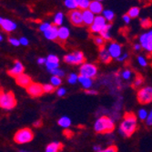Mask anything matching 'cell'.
<instances>
[{"label": "cell", "mask_w": 152, "mask_h": 152, "mask_svg": "<svg viewBox=\"0 0 152 152\" xmlns=\"http://www.w3.org/2000/svg\"><path fill=\"white\" fill-rule=\"evenodd\" d=\"M94 42H95V44L96 46L99 47V48H104L105 47L106 40L101 36H98V37H94Z\"/></svg>", "instance_id": "obj_30"}, {"label": "cell", "mask_w": 152, "mask_h": 152, "mask_svg": "<svg viewBox=\"0 0 152 152\" xmlns=\"http://www.w3.org/2000/svg\"><path fill=\"white\" fill-rule=\"evenodd\" d=\"M64 4L66 7L68 9H70V11L77 10V0H65Z\"/></svg>", "instance_id": "obj_27"}, {"label": "cell", "mask_w": 152, "mask_h": 152, "mask_svg": "<svg viewBox=\"0 0 152 152\" xmlns=\"http://www.w3.org/2000/svg\"><path fill=\"white\" fill-rule=\"evenodd\" d=\"M102 14H103V17L105 18V19L107 20V22H109V23L112 22L115 18V14L112 10H109V9L104 10Z\"/></svg>", "instance_id": "obj_26"}, {"label": "cell", "mask_w": 152, "mask_h": 152, "mask_svg": "<svg viewBox=\"0 0 152 152\" xmlns=\"http://www.w3.org/2000/svg\"><path fill=\"white\" fill-rule=\"evenodd\" d=\"M51 74H52V76H56V77H58L60 78L65 76V72L63 70H61L60 68H56V69L52 70Z\"/></svg>", "instance_id": "obj_38"}, {"label": "cell", "mask_w": 152, "mask_h": 152, "mask_svg": "<svg viewBox=\"0 0 152 152\" xmlns=\"http://www.w3.org/2000/svg\"><path fill=\"white\" fill-rule=\"evenodd\" d=\"M82 16H83V22H84V25H87L89 26L93 25L96 16L89 9L82 11Z\"/></svg>", "instance_id": "obj_17"}, {"label": "cell", "mask_w": 152, "mask_h": 152, "mask_svg": "<svg viewBox=\"0 0 152 152\" xmlns=\"http://www.w3.org/2000/svg\"><path fill=\"white\" fill-rule=\"evenodd\" d=\"M78 82L81 84V86L84 88L86 90H89V88H91L92 85H93V80L92 78L89 77H86L83 76H78Z\"/></svg>", "instance_id": "obj_20"}, {"label": "cell", "mask_w": 152, "mask_h": 152, "mask_svg": "<svg viewBox=\"0 0 152 152\" xmlns=\"http://www.w3.org/2000/svg\"><path fill=\"white\" fill-rule=\"evenodd\" d=\"M64 61L67 64L78 65V64H85V57L84 54L80 51H76L70 54H67L64 57Z\"/></svg>", "instance_id": "obj_6"}, {"label": "cell", "mask_w": 152, "mask_h": 152, "mask_svg": "<svg viewBox=\"0 0 152 152\" xmlns=\"http://www.w3.org/2000/svg\"><path fill=\"white\" fill-rule=\"evenodd\" d=\"M112 27V24L111 23H107L104 27L100 33V36L107 41V40H110L111 39V35H110V30H111Z\"/></svg>", "instance_id": "obj_22"}, {"label": "cell", "mask_w": 152, "mask_h": 152, "mask_svg": "<svg viewBox=\"0 0 152 152\" xmlns=\"http://www.w3.org/2000/svg\"><path fill=\"white\" fill-rule=\"evenodd\" d=\"M107 50L110 54V56L112 57V58H118L121 56L122 53V47L117 42H111L107 46Z\"/></svg>", "instance_id": "obj_12"}, {"label": "cell", "mask_w": 152, "mask_h": 152, "mask_svg": "<svg viewBox=\"0 0 152 152\" xmlns=\"http://www.w3.org/2000/svg\"><path fill=\"white\" fill-rule=\"evenodd\" d=\"M131 75H132V73H131V70H129V69H126V70H124L123 72H122V74H121V76H122V77L124 78V79H129L130 77H131Z\"/></svg>", "instance_id": "obj_43"}, {"label": "cell", "mask_w": 152, "mask_h": 152, "mask_svg": "<svg viewBox=\"0 0 152 152\" xmlns=\"http://www.w3.org/2000/svg\"><path fill=\"white\" fill-rule=\"evenodd\" d=\"M0 25H1L2 28L7 32H12L14 30H16L17 28V24L7 18H0Z\"/></svg>", "instance_id": "obj_14"}, {"label": "cell", "mask_w": 152, "mask_h": 152, "mask_svg": "<svg viewBox=\"0 0 152 152\" xmlns=\"http://www.w3.org/2000/svg\"><path fill=\"white\" fill-rule=\"evenodd\" d=\"M141 48H142V47H141L140 44H135V45H134V49H135V50H140Z\"/></svg>", "instance_id": "obj_54"}, {"label": "cell", "mask_w": 152, "mask_h": 152, "mask_svg": "<svg viewBox=\"0 0 152 152\" xmlns=\"http://www.w3.org/2000/svg\"><path fill=\"white\" fill-rule=\"evenodd\" d=\"M89 31L91 32V33H101V31H102V28L101 27H99V26H96V25H91L90 26H89Z\"/></svg>", "instance_id": "obj_41"}, {"label": "cell", "mask_w": 152, "mask_h": 152, "mask_svg": "<svg viewBox=\"0 0 152 152\" xmlns=\"http://www.w3.org/2000/svg\"><path fill=\"white\" fill-rule=\"evenodd\" d=\"M8 41H9V43H10L11 45H13L14 47H18L19 45H21L19 39H17V38H15V37H9V38H8Z\"/></svg>", "instance_id": "obj_42"}, {"label": "cell", "mask_w": 152, "mask_h": 152, "mask_svg": "<svg viewBox=\"0 0 152 152\" xmlns=\"http://www.w3.org/2000/svg\"><path fill=\"white\" fill-rule=\"evenodd\" d=\"M63 148V144L60 142H52L46 148L45 152H60Z\"/></svg>", "instance_id": "obj_21"}, {"label": "cell", "mask_w": 152, "mask_h": 152, "mask_svg": "<svg viewBox=\"0 0 152 152\" xmlns=\"http://www.w3.org/2000/svg\"><path fill=\"white\" fill-rule=\"evenodd\" d=\"M20 152H27V151H25V150H21Z\"/></svg>", "instance_id": "obj_57"}, {"label": "cell", "mask_w": 152, "mask_h": 152, "mask_svg": "<svg viewBox=\"0 0 152 152\" xmlns=\"http://www.w3.org/2000/svg\"><path fill=\"white\" fill-rule=\"evenodd\" d=\"M137 98L142 105L152 102V87H145L137 91Z\"/></svg>", "instance_id": "obj_5"}, {"label": "cell", "mask_w": 152, "mask_h": 152, "mask_svg": "<svg viewBox=\"0 0 152 152\" xmlns=\"http://www.w3.org/2000/svg\"><path fill=\"white\" fill-rule=\"evenodd\" d=\"M93 24L96 25V26H99V27H101V28L103 29V27L107 24V22L105 19V18L100 15V16H96V18H95Z\"/></svg>", "instance_id": "obj_25"}, {"label": "cell", "mask_w": 152, "mask_h": 152, "mask_svg": "<svg viewBox=\"0 0 152 152\" xmlns=\"http://www.w3.org/2000/svg\"><path fill=\"white\" fill-rule=\"evenodd\" d=\"M19 41H20V44L21 45H23V46H27V45H28V39H27L26 37H21L20 39H19Z\"/></svg>", "instance_id": "obj_48"}, {"label": "cell", "mask_w": 152, "mask_h": 152, "mask_svg": "<svg viewBox=\"0 0 152 152\" xmlns=\"http://www.w3.org/2000/svg\"><path fill=\"white\" fill-rule=\"evenodd\" d=\"M58 123L60 127H62L64 129H67V128H69L71 125V119L68 117H62L58 119Z\"/></svg>", "instance_id": "obj_24"}, {"label": "cell", "mask_w": 152, "mask_h": 152, "mask_svg": "<svg viewBox=\"0 0 152 152\" xmlns=\"http://www.w3.org/2000/svg\"><path fill=\"white\" fill-rule=\"evenodd\" d=\"M91 1L89 0H77V8H79V10L84 11V10H88L89 8Z\"/></svg>", "instance_id": "obj_23"}, {"label": "cell", "mask_w": 152, "mask_h": 152, "mask_svg": "<svg viewBox=\"0 0 152 152\" xmlns=\"http://www.w3.org/2000/svg\"><path fill=\"white\" fill-rule=\"evenodd\" d=\"M44 36L47 39L51 40V41H56L58 39V27L55 25H52V26L49 29H48L45 33Z\"/></svg>", "instance_id": "obj_15"}, {"label": "cell", "mask_w": 152, "mask_h": 152, "mask_svg": "<svg viewBox=\"0 0 152 152\" xmlns=\"http://www.w3.org/2000/svg\"><path fill=\"white\" fill-rule=\"evenodd\" d=\"M123 20H124V22H125V23L129 24L130 22V20H131V18L128 15V14H126V15L123 16Z\"/></svg>", "instance_id": "obj_49"}, {"label": "cell", "mask_w": 152, "mask_h": 152, "mask_svg": "<svg viewBox=\"0 0 152 152\" xmlns=\"http://www.w3.org/2000/svg\"><path fill=\"white\" fill-rule=\"evenodd\" d=\"M148 116V113L144 108H141L137 111V118H139L140 120H147Z\"/></svg>", "instance_id": "obj_33"}, {"label": "cell", "mask_w": 152, "mask_h": 152, "mask_svg": "<svg viewBox=\"0 0 152 152\" xmlns=\"http://www.w3.org/2000/svg\"><path fill=\"white\" fill-rule=\"evenodd\" d=\"M88 9L94 14V15H96V16H100V14H102L104 11L102 3L100 1H96V0L91 1Z\"/></svg>", "instance_id": "obj_16"}, {"label": "cell", "mask_w": 152, "mask_h": 152, "mask_svg": "<svg viewBox=\"0 0 152 152\" xmlns=\"http://www.w3.org/2000/svg\"><path fill=\"white\" fill-rule=\"evenodd\" d=\"M63 19H64V16H63V13L58 12L56 14V16L54 18V25L55 26H61L63 24Z\"/></svg>", "instance_id": "obj_28"}, {"label": "cell", "mask_w": 152, "mask_h": 152, "mask_svg": "<svg viewBox=\"0 0 152 152\" xmlns=\"http://www.w3.org/2000/svg\"><path fill=\"white\" fill-rule=\"evenodd\" d=\"M24 71H25V67H24L23 64L20 61L17 60V61H15L14 66L7 71V74L11 77H18V76L24 74Z\"/></svg>", "instance_id": "obj_11"}, {"label": "cell", "mask_w": 152, "mask_h": 152, "mask_svg": "<svg viewBox=\"0 0 152 152\" xmlns=\"http://www.w3.org/2000/svg\"><path fill=\"white\" fill-rule=\"evenodd\" d=\"M93 149H94L96 152H99V151L102 150V148H101L100 146H94V147H93Z\"/></svg>", "instance_id": "obj_53"}, {"label": "cell", "mask_w": 152, "mask_h": 152, "mask_svg": "<svg viewBox=\"0 0 152 152\" xmlns=\"http://www.w3.org/2000/svg\"><path fill=\"white\" fill-rule=\"evenodd\" d=\"M127 58H128V54H127V53H125V54L121 55V56L118 58V61H120V62H122V61L125 60Z\"/></svg>", "instance_id": "obj_50"}, {"label": "cell", "mask_w": 152, "mask_h": 152, "mask_svg": "<svg viewBox=\"0 0 152 152\" xmlns=\"http://www.w3.org/2000/svg\"><path fill=\"white\" fill-rule=\"evenodd\" d=\"M56 92H57V95H58V96H64L66 95V88H58L56 90Z\"/></svg>", "instance_id": "obj_46"}, {"label": "cell", "mask_w": 152, "mask_h": 152, "mask_svg": "<svg viewBox=\"0 0 152 152\" xmlns=\"http://www.w3.org/2000/svg\"><path fill=\"white\" fill-rule=\"evenodd\" d=\"M67 16H68V19H69V22L73 26H81L84 25L81 10L77 9V10H73V11H69V13H68Z\"/></svg>", "instance_id": "obj_8"}, {"label": "cell", "mask_w": 152, "mask_h": 152, "mask_svg": "<svg viewBox=\"0 0 152 152\" xmlns=\"http://www.w3.org/2000/svg\"><path fill=\"white\" fill-rule=\"evenodd\" d=\"M137 127V116L133 112H126L119 126L120 134L123 137H129L136 131Z\"/></svg>", "instance_id": "obj_1"}, {"label": "cell", "mask_w": 152, "mask_h": 152, "mask_svg": "<svg viewBox=\"0 0 152 152\" xmlns=\"http://www.w3.org/2000/svg\"><path fill=\"white\" fill-rule=\"evenodd\" d=\"M16 82H17V84L22 88H28L31 84H32V80L30 78V77L28 75H26V74H22L20 76H18V77H16Z\"/></svg>", "instance_id": "obj_13"}, {"label": "cell", "mask_w": 152, "mask_h": 152, "mask_svg": "<svg viewBox=\"0 0 152 152\" xmlns=\"http://www.w3.org/2000/svg\"><path fill=\"white\" fill-rule=\"evenodd\" d=\"M42 120H37L34 124H33V125H34V127L35 128H40L41 126H42Z\"/></svg>", "instance_id": "obj_52"}, {"label": "cell", "mask_w": 152, "mask_h": 152, "mask_svg": "<svg viewBox=\"0 0 152 152\" xmlns=\"http://www.w3.org/2000/svg\"><path fill=\"white\" fill-rule=\"evenodd\" d=\"M140 25L144 28H148V27H150L152 26V22L148 18H142L140 19Z\"/></svg>", "instance_id": "obj_35"}, {"label": "cell", "mask_w": 152, "mask_h": 152, "mask_svg": "<svg viewBox=\"0 0 152 152\" xmlns=\"http://www.w3.org/2000/svg\"><path fill=\"white\" fill-rule=\"evenodd\" d=\"M67 80H68V83H69V84H76V83L78 81V76L75 73H71L69 76H68Z\"/></svg>", "instance_id": "obj_34"}, {"label": "cell", "mask_w": 152, "mask_h": 152, "mask_svg": "<svg viewBox=\"0 0 152 152\" xmlns=\"http://www.w3.org/2000/svg\"><path fill=\"white\" fill-rule=\"evenodd\" d=\"M70 32L66 26H60L58 27V41L61 43H65L66 40L69 37Z\"/></svg>", "instance_id": "obj_19"}, {"label": "cell", "mask_w": 152, "mask_h": 152, "mask_svg": "<svg viewBox=\"0 0 152 152\" xmlns=\"http://www.w3.org/2000/svg\"><path fill=\"white\" fill-rule=\"evenodd\" d=\"M62 83V80L60 77H56V76H52V77L50 78V84L52 86H54L55 88H58Z\"/></svg>", "instance_id": "obj_31"}, {"label": "cell", "mask_w": 152, "mask_h": 152, "mask_svg": "<svg viewBox=\"0 0 152 152\" xmlns=\"http://www.w3.org/2000/svg\"><path fill=\"white\" fill-rule=\"evenodd\" d=\"M99 60L105 64H109L112 61V57L110 56V54L106 47L99 48Z\"/></svg>", "instance_id": "obj_18"}, {"label": "cell", "mask_w": 152, "mask_h": 152, "mask_svg": "<svg viewBox=\"0 0 152 152\" xmlns=\"http://www.w3.org/2000/svg\"><path fill=\"white\" fill-rule=\"evenodd\" d=\"M140 42L144 49L152 53V30L142 34L140 37Z\"/></svg>", "instance_id": "obj_9"}, {"label": "cell", "mask_w": 152, "mask_h": 152, "mask_svg": "<svg viewBox=\"0 0 152 152\" xmlns=\"http://www.w3.org/2000/svg\"><path fill=\"white\" fill-rule=\"evenodd\" d=\"M52 26V25L50 23H48V22H45V23H42L40 26H39V30L42 31V32H46L48 29H49L50 27Z\"/></svg>", "instance_id": "obj_39"}, {"label": "cell", "mask_w": 152, "mask_h": 152, "mask_svg": "<svg viewBox=\"0 0 152 152\" xmlns=\"http://www.w3.org/2000/svg\"><path fill=\"white\" fill-rule=\"evenodd\" d=\"M79 73H80V76L93 78L96 76V74H98V67L93 64L85 63V64L81 65V66L79 68Z\"/></svg>", "instance_id": "obj_7"}, {"label": "cell", "mask_w": 152, "mask_h": 152, "mask_svg": "<svg viewBox=\"0 0 152 152\" xmlns=\"http://www.w3.org/2000/svg\"><path fill=\"white\" fill-rule=\"evenodd\" d=\"M43 90H44V93H52L56 90V88L52 86L51 84H45L43 85Z\"/></svg>", "instance_id": "obj_36"}, {"label": "cell", "mask_w": 152, "mask_h": 152, "mask_svg": "<svg viewBox=\"0 0 152 152\" xmlns=\"http://www.w3.org/2000/svg\"><path fill=\"white\" fill-rule=\"evenodd\" d=\"M99 152H118V148L116 146H109L108 148H105V149H102Z\"/></svg>", "instance_id": "obj_44"}, {"label": "cell", "mask_w": 152, "mask_h": 152, "mask_svg": "<svg viewBox=\"0 0 152 152\" xmlns=\"http://www.w3.org/2000/svg\"><path fill=\"white\" fill-rule=\"evenodd\" d=\"M26 92L28 93L33 98L40 96L44 93L43 90V85L39 84V83H32V84L26 88Z\"/></svg>", "instance_id": "obj_10"}, {"label": "cell", "mask_w": 152, "mask_h": 152, "mask_svg": "<svg viewBox=\"0 0 152 152\" xmlns=\"http://www.w3.org/2000/svg\"><path fill=\"white\" fill-rule=\"evenodd\" d=\"M46 66H47V69L51 72L52 70L56 69V68H58V63H49V62H47L46 63Z\"/></svg>", "instance_id": "obj_40"}, {"label": "cell", "mask_w": 152, "mask_h": 152, "mask_svg": "<svg viewBox=\"0 0 152 152\" xmlns=\"http://www.w3.org/2000/svg\"><path fill=\"white\" fill-rule=\"evenodd\" d=\"M140 8L137 7H131L129 10V12H128V15L131 18H137L139 17V15H140Z\"/></svg>", "instance_id": "obj_29"}, {"label": "cell", "mask_w": 152, "mask_h": 152, "mask_svg": "<svg viewBox=\"0 0 152 152\" xmlns=\"http://www.w3.org/2000/svg\"><path fill=\"white\" fill-rule=\"evenodd\" d=\"M16 105L17 99L13 92H3V90H1V94H0V106L1 107L9 110L15 107Z\"/></svg>", "instance_id": "obj_3"}, {"label": "cell", "mask_w": 152, "mask_h": 152, "mask_svg": "<svg viewBox=\"0 0 152 152\" xmlns=\"http://www.w3.org/2000/svg\"><path fill=\"white\" fill-rule=\"evenodd\" d=\"M144 82V78L141 75H137L134 82H133V87L134 88H139L140 86H141Z\"/></svg>", "instance_id": "obj_32"}, {"label": "cell", "mask_w": 152, "mask_h": 152, "mask_svg": "<svg viewBox=\"0 0 152 152\" xmlns=\"http://www.w3.org/2000/svg\"><path fill=\"white\" fill-rule=\"evenodd\" d=\"M34 139V133L28 128L19 129L14 136V140L18 144H26L30 142Z\"/></svg>", "instance_id": "obj_4"}, {"label": "cell", "mask_w": 152, "mask_h": 152, "mask_svg": "<svg viewBox=\"0 0 152 152\" xmlns=\"http://www.w3.org/2000/svg\"><path fill=\"white\" fill-rule=\"evenodd\" d=\"M86 93L87 94H93V95H96V93H98V92H96V91H95V90H86Z\"/></svg>", "instance_id": "obj_55"}, {"label": "cell", "mask_w": 152, "mask_h": 152, "mask_svg": "<svg viewBox=\"0 0 152 152\" xmlns=\"http://www.w3.org/2000/svg\"><path fill=\"white\" fill-rule=\"evenodd\" d=\"M0 41H3V36H0Z\"/></svg>", "instance_id": "obj_56"}, {"label": "cell", "mask_w": 152, "mask_h": 152, "mask_svg": "<svg viewBox=\"0 0 152 152\" xmlns=\"http://www.w3.org/2000/svg\"><path fill=\"white\" fill-rule=\"evenodd\" d=\"M37 63H38L39 65H42V64H45V65H46V63H47V58H39L37 59Z\"/></svg>", "instance_id": "obj_51"}, {"label": "cell", "mask_w": 152, "mask_h": 152, "mask_svg": "<svg viewBox=\"0 0 152 152\" xmlns=\"http://www.w3.org/2000/svg\"><path fill=\"white\" fill-rule=\"evenodd\" d=\"M47 62L49 63H59V58L56 55H48L47 57Z\"/></svg>", "instance_id": "obj_37"}, {"label": "cell", "mask_w": 152, "mask_h": 152, "mask_svg": "<svg viewBox=\"0 0 152 152\" xmlns=\"http://www.w3.org/2000/svg\"><path fill=\"white\" fill-rule=\"evenodd\" d=\"M94 129L96 133L99 134L111 133L115 129V123L110 118L102 116L96 120L94 124Z\"/></svg>", "instance_id": "obj_2"}, {"label": "cell", "mask_w": 152, "mask_h": 152, "mask_svg": "<svg viewBox=\"0 0 152 152\" xmlns=\"http://www.w3.org/2000/svg\"><path fill=\"white\" fill-rule=\"evenodd\" d=\"M137 62H139V64L140 66H146L148 65L146 58L144 57H142V56H139V57H137Z\"/></svg>", "instance_id": "obj_45"}, {"label": "cell", "mask_w": 152, "mask_h": 152, "mask_svg": "<svg viewBox=\"0 0 152 152\" xmlns=\"http://www.w3.org/2000/svg\"><path fill=\"white\" fill-rule=\"evenodd\" d=\"M146 123L148 126H151L152 125V110L148 113V118L146 120Z\"/></svg>", "instance_id": "obj_47"}]
</instances>
